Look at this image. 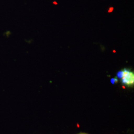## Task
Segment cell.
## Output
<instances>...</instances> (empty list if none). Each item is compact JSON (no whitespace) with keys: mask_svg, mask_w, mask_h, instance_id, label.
<instances>
[{"mask_svg":"<svg viewBox=\"0 0 134 134\" xmlns=\"http://www.w3.org/2000/svg\"><path fill=\"white\" fill-rule=\"evenodd\" d=\"M121 80L122 82L125 85L127 86H133L134 83V72L128 69H124Z\"/></svg>","mask_w":134,"mask_h":134,"instance_id":"6da1fadb","label":"cell"},{"mask_svg":"<svg viewBox=\"0 0 134 134\" xmlns=\"http://www.w3.org/2000/svg\"><path fill=\"white\" fill-rule=\"evenodd\" d=\"M117 81H118V80H117V79H114V78H113V79H111V83H113V84H114V83H115L116 82H117Z\"/></svg>","mask_w":134,"mask_h":134,"instance_id":"7a4b0ae2","label":"cell"},{"mask_svg":"<svg viewBox=\"0 0 134 134\" xmlns=\"http://www.w3.org/2000/svg\"></svg>","mask_w":134,"mask_h":134,"instance_id":"3957f363","label":"cell"},{"mask_svg":"<svg viewBox=\"0 0 134 134\" xmlns=\"http://www.w3.org/2000/svg\"></svg>","mask_w":134,"mask_h":134,"instance_id":"277c9868","label":"cell"}]
</instances>
